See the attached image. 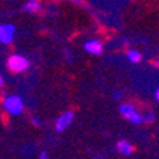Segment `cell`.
I'll list each match as a JSON object with an SVG mask.
<instances>
[{
    "label": "cell",
    "mask_w": 159,
    "mask_h": 159,
    "mask_svg": "<svg viewBox=\"0 0 159 159\" xmlns=\"http://www.w3.org/2000/svg\"><path fill=\"white\" fill-rule=\"evenodd\" d=\"M158 99H159V90L155 89V100H158Z\"/></svg>",
    "instance_id": "obj_14"
},
{
    "label": "cell",
    "mask_w": 159,
    "mask_h": 159,
    "mask_svg": "<svg viewBox=\"0 0 159 159\" xmlns=\"http://www.w3.org/2000/svg\"><path fill=\"white\" fill-rule=\"evenodd\" d=\"M73 118H75L73 111L63 112L62 115L56 119V123H55L56 130H57V132H63V130H66L67 128L72 125V122H73Z\"/></svg>",
    "instance_id": "obj_4"
},
{
    "label": "cell",
    "mask_w": 159,
    "mask_h": 159,
    "mask_svg": "<svg viewBox=\"0 0 159 159\" xmlns=\"http://www.w3.org/2000/svg\"><path fill=\"white\" fill-rule=\"evenodd\" d=\"M29 60L22 55H11L7 60V67L11 72L15 73H20V72H25L29 67Z\"/></svg>",
    "instance_id": "obj_2"
},
{
    "label": "cell",
    "mask_w": 159,
    "mask_h": 159,
    "mask_svg": "<svg viewBox=\"0 0 159 159\" xmlns=\"http://www.w3.org/2000/svg\"><path fill=\"white\" fill-rule=\"evenodd\" d=\"M15 32H16L15 25H10V23L0 25V43L3 44L11 43L13 37H15Z\"/></svg>",
    "instance_id": "obj_5"
},
{
    "label": "cell",
    "mask_w": 159,
    "mask_h": 159,
    "mask_svg": "<svg viewBox=\"0 0 159 159\" xmlns=\"http://www.w3.org/2000/svg\"><path fill=\"white\" fill-rule=\"evenodd\" d=\"M75 3H79V4H82V0H73Z\"/></svg>",
    "instance_id": "obj_15"
},
{
    "label": "cell",
    "mask_w": 159,
    "mask_h": 159,
    "mask_svg": "<svg viewBox=\"0 0 159 159\" xmlns=\"http://www.w3.org/2000/svg\"><path fill=\"white\" fill-rule=\"evenodd\" d=\"M153 120H155V113H152V112H149V113H146V115L143 116V122L151 123V122H153Z\"/></svg>",
    "instance_id": "obj_10"
},
{
    "label": "cell",
    "mask_w": 159,
    "mask_h": 159,
    "mask_svg": "<svg viewBox=\"0 0 159 159\" xmlns=\"http://www.w3.org/2000/svg\"><path fill=\"white\" fill-rule=\"evenodd\" d=\"M23 10L29 11V13H37V11H40L39 0H27V3L23 6Z\"/></svg>",
    "instance_id": "obj_8"
},
{
    "label": "cell",
    "mask_w": 159,
    "mask_h": 159,
    "mask_svg": "<svg viewBox=\"0 0 159 159\" xmlns=\"http://www.w3.org/2000/svg\"><path fill=\"white\" fill-rule=\"evenodd\" d=\"M116 149H118L119 153H122V155H130L133 152V146L130 142L128 141H119L118 143H116Z\"/></svg>",
    "instance_id": "obj_7"
},
{
    "label": "cell",
    "mask_w": 159,
    "mask_h": 159,
    "mask_svg": "<svg viewBox=\"0 0 159 159\" xmlns=\"http://www.w3.org/2000/svg\"><path fill=\"white\" fill-rule=\"evenodd\" d=\"M85 50L90 55H100L103 50V46L98 40H88L85 43Z\"/></svg>",
    "instance_id": "obj_6"
},
{
    "label": "cell",
    "mask_w": 159,
    "mask_h": 159,
    "mask_svg": "<svg viewBox=\"0 0 159 159\" xmlns=\"http://www.w3.org/2000/svg\"><path fill=\"white\" fill-rule=\"evenodd\" d=\"M39 159H49L48 153H46V152H42L40 155H39Z\"/></svg>",
    "instance_id": "obj_12"
},
{
    "label": "cell",
    "mask_w": 159,
    "mask_h": 159,
    "mask_svg": "<svg viewBox=\"0 0 159 159\" xmlns=\"http://www.w3.org/2000/svg\"><path fill=\"white\" fill-rule=\"evenodd\" d=\"M3 106L6 112H9L10 115H20L23 111V100L16 95H11V96H7L4 99Z\"/></svg>",
    "instance_id": "obj_3"
},
{
    "label": "cell",
    "mask_w": 159,
    "mask_h": 159,
    "mask_svg": "<svg viewBox=\"0 0 159 159\" xmlns=\"http://www.w3.org/2000/svg\"><path fill=\"white\" fill-rule=\"evenodd\" d=\"M119 112L120 115L125 119H128L129 122L135 123V125H139V123L143 122V115H141L139 112L135 109V106L130 103H123L119 106Z\"/></svg>",
    "instance_id": "obj_1"
},
{
    "label": "cell",
    "mask_w": 159,
    "mask_h": 159,
    "mask_svg": "<svg viewBox=\"0 0 159 159\" xmlns=\"http://www.w3.org/2000/svg\"><path fill=\"white\" fill-rule=\"evenodd\" d=\"M32 123H33L34 126H42V120L39 118H33L32 119Z\"/></svg>",
    "instance_id": "obj_11"
},
{
    "label": "cell",
    "mask_w": 159,
    "mask_h": 159,
    "mask_svg": "<svg viewBox=\"0 0 159 159\" xmlns=\"http://www.w3.org/2000/svg\"><path fill=\"white\" fill-rule=\"evenodd\" d=\"M126 56H128L129 62H132V63H139V62L142 60V55H141V52H138V50H133V49L126 53Z\"/></svg>",
    "instance_id": "obj_9"
},
{
    "label": "cell",
    "mask_w": 159,
    "mask_h": 159,
    "mask_svg": "<svg viewBox=\"0 0 159 159\" xmlns=\"http://www.w3.org/2000/svg\"><path fill=\"white\" fill-rule=\"evenodd\" d=\"M3 85H4V79H3V76L0 75V90H2V88H3Z\"/></svg>",
    "instance_id": "obj_13"
}]
</instances>
